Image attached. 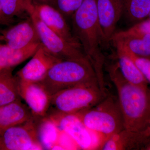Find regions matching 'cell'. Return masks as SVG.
Instances as JSON below:
<instances>
[{"label":"cell","mask_w":150,"mask_h":150,"mask_svg":"<svg viewBox=\"0 0 150 150\" xmlns=\"http://www.w3.org/2000/svg\"><path fill=\"white\" fill-rule=\"evenodd\" d=\"M45 48L40 43L32 58L17 73L19 80L29 82H40L56 63L61 61Z\"/></svg>","instance_id":"cell-11"},{"label":"cell","mask_w":150,"mask_h":150,"mask_svg":"<svg viewBox=\"0 0 150 150\" xmlns=\"http://www.w3.org/2000/svg\"><path fill=\"white\" fill-rule=\"evenodd\" d=\"M18 80L20 96L26 103L33 117L39 120L47 115L51 107V96L46 88L40 82Z\"/></svg>","instance_id":"cell-9"},{"label":"cell","mask_w":150,"mask_h":150,"mask_svg":"<svg viewBox=\"0 0 150 150\" xmlns=\"http://www.w3.org/2000/svg\"><path fill=\"white\" fill-rule=\"evenodd\" d=\"M147 19H149L150 21V12L149 14V16H148Z\"/></svg>","instance_id":"cell-29"},{"label":"cell","mask_w":150,"mask_h":150,"mask_svg":"<svg viewBox=\"0 0 150 150\" xmlns=\"http://www.w3.org/2000/svg\"><path fill=\"white\" fill-rule=\"evenodd\" d=\"M47 115L55 120L59 129L71 137L80 150H101L107 140L88 129L76 114H64L51 110Z\"/></svg>","instance_id":"cell-6"},{"label":"cell","mask_w":150,"mask_h":150,"mask_svg":"<svg viewBox=\"0 0 150 150\" xmlns=\"http://www.w3.org/2000/svg\"><path fill=\"white\" fill-rule=\"evenodd\" d=\"M0 5L6 16L13 20L25 14L29 17L35 8L33 0H0Z\"/></svg>","instance_id":"cell-22"},{"label":"cell","mask_w":150,"mask_h":150,"mask_svg":"<svg viewBox=\"0 0 150 150\" xmlns=\"http://www.w3.org/2000/svg\"><path fill=\"white\" fill-rule=\"evenodd\" d=\"M14 20L8 18L3 12L1 7L0 5V25H9L13 22Z\"/></svg>","instance_id":"cell-26"},{"label":"cell","mask_w":150,"mask_h":150,"mask_svg":"<svg viewBox=\"0 0 150 150\" xmlns=\"http://www.w3.org/2000/svg\"><path fill=\"white\" fill-rule=\"evenodd\" d=\"M116 52L117 64L125 79L134 85L144 88L149 87V83L132 60L123 52L118 51Z\"/></svg>","instance_id":"cell-20"},{"label":"cell","mask_w":150,"mask_h":150,"mask_svg":"<svg viewBox=\"0 0 150 150\" xmlns=\"http://www.w3.org/2000/svg\"><path fill=\"white\" fill-rule=\"evenodd\" d=\"M40 43H33L21 48H11L6 44H0V68H13L32 57Z\"/></svg>","instance_id":"cell-17"},{"label":"cell","mask_w":150,"mask_h":150,"mask_svg":"<svg viewBox=\"0 0 150 150\" xmlns=\"http://www.w3.org/2000/svg\"><path fill=\"white\" fill-rule=\"evenodd\" d=\"M150 145V135L146 131L137 132L124 129L110 137L101 150L147 149Z\"/></svg>","instance_id":"cell-15"},{"label":"cell","mask_w":150,"mask_h":150,"mask_svg":"<svg viewBox=\"0 0 150 150\" xmlns=\"http://www.w3.org/2000/svg\"><path fill=\"white\" fill-rule=\"evenodd\" d=\"M35 11L40 20L52 31L73 46L82 49L73 34L64 16L53 6L35 3Z\"/></svg>","instance_id":"cell-12"},{"label":"cell","mask_w":150,"mask_h":150,"mask_svg":"<svg viewBox=\"0 0 150 150\" xmlns=\"http://www.w3.org/2000/svg\"><path fill=\"white\" fill-rule=\"evenodd\" d=\"M108 72L117 90L124 129L146 131L150 125V87L144 88L130 83L123 77L117 63L108 67Z\"/></svg>","instance_id":"cell-1"},{"label":"cell","mask_w":150,"mask_h":150,"mask_svg":"<svg viewBox=\"0 0 150 150\" xmlns=\"http://www.w3.org/2000/svg\"><path fill=\"white\" fill-rule=\"evenodd\" d=\"M114 46L116 51L123 52L132 60L148 82L150 83V59L137 56L120 45Z\"/></svg>","instance_id":"cell-23"},{"label":"cell","mask_w":150,"mask_h":150,"mask_svg":"<svg viewBox=\"0 0 150 150\" xmlns=\"http://www.w3.org/2000/svg\"><path fill=\"white\" fill-rule=\"evenodd\" d=\"M35 3L37 4H46L53 6L54 0H33Z\"/></svg>","instance_id":"cell-27"},{"label":"cell","mask_w":150,"mask_h":150,"mask_svg":"<svg viewBox=\"0 0 150 150\" xmlns=\"http://www.w3.org/2000/svg\"><path fill=\"white\" fill-rule=\"evenodd\" d=\"M150 12V0H124L123 14L134 24L148 18Z\"/></svg>","instance_id":"cell-21"},{"label":"cell","mask_w":150,"mask_h":150,"mask_svg":"<svg viewBox=\"0 0 150 150\" xmlns=\"http://www.w3.org/2000/svg\"><path fill=\"white\" fill-rule=\"evenodd\" d=\"M2 69H1V68H0V71H1V70Z\"/></svg>","instance_id":"cell-31"},{"label":"cell","mask_w":150,"mask_h":150,"mask_svg":"<svg viewBox=\"0 0 150 150\" xmlns=\"http://www.w3.org/2000/svg\"><path fill=\"white\" fill-rule=\"evenodd\" d=\"M60 129L56 121L47 115L37 124L38 138L43 150H52L57 144Z\"/></svg>","instance_id":"cell-19"},{"label":"cell","mask_w":150,"mask_h":150,"mask_svg":"<svg viewBox=\"0 0 150 150\" xmlns=\"http://www.w3.org/2000/svg\"><path fill=\"white\" fill-rule=\"evenodd\" d=\"M72 33L80 43L84 54L95 71L100 83L103 84L104 57L100 49L103 45L98 18L95 0H84L72 16Z\"/></svg>","instance_id":"cell-2"},{"label":"cell","mask_w":150,"mask_h":150,"mask_svg":"<svg viewBox=\"0 0 150 150\" xmlns=\"http://www.w3.org/2000/svg\"><path fill=\"white\" fill-rule=\"evenodd\" d=\"M96 80L98 81L88 59H68L54 64L40 83L52 96L65 89Z\"/></svg>","instance_id":"cell-3"},{"label":"cell","mask_w":150,"mask_h":150,"mask_svg":"<svg viewBox=\"0 0 150 150\" xmlns=\"http://www.w3.org/2000/svg\"><path fill=\"white\" fill-rule=\"evenodd\" d=\"M13 68H4L0 71V106L21 98L18 79L13 75Z\"/></svg>","instance_id":"cell-18"},{"label":"cell","mask_w":150,"mask_h":150,"mask_svg":"<svg viewBox=\"0 0 150 150\" xmlns=\"http://www.w3.org/2000/svg\"><path fill=\"white\" fill-rule=\"evenodd\" d=\"M33 117L29 108L21 98L0 106V135L6 129L25 123Z\"/></svg>","instance_id":"cell-16"},{"label":"cell","mask_w":150,"mask_h":150,"mask_svg":"<svg viewBox=\"0 0 150 150\" xmlns=\"http://www.w3.org/2000/svg\"><path fill=\"white\" fill-rule=\"evenodd\" d=\"M1 34L5 44L13 48H24L33 43H40L35 24L30 17L2 30Z\"/></svg>","instance_id":"cell-13"},{"label":"cell","mask_w":150,"mask_h":150,"mask_svg":"<svg viewBox=\"0 0 150 150\" xmlns=\"http://www.w3.org/2000/svg\"><path fill=\"white\" fill-rule=\"evenodd\" d=\"M107 96L98 80L80 84L51 96L52 110L76 114L93 107ZM50 107V108H51Z\"/></svg>","instance_id":"cell-4"},{"label":"cell","mask_w":150,"mask_h":150,"mask_svg":"<svg viewBox=\"0 0 150 150\" xmlns=\"http://www.w3.org/2000/svg\"><path fill=\"white\" fill-rule=\"evenodd\" d=\"M146 150H150V145L149 146V147H148L147 149Z\"/></svg>","instance_id":"cell-30"},{"label":"cell","mask_w":150,"mask_h":150,"mask_svg":"<svg viewBox=\"0 0 150 150\" xmlns=\"http://www.w3.org/2000/svg\"><path fill=\"white\" fill-rule=\"evenodd\" d=\"M86 127L107 139L124 129L118 98L106 96L93 107L76 113Z\"/></svg>","instance_id":"cell-5"},{"label":"cell","mask_w":150,"mask_h":150,"mask_svg":"<svg viewBox=\"0 0 150 150\" xmlns=\"http://www.w3.org/2000/svg\"><path fill=\"white\" fill-rule=\"evenodd\" d=\"M29 17L35 24L40 43L52 55L61 60L87 59L81 49L70 44L43 23L35 8Z\"/></svg>","instance_id":"cell-7"},{"label":"cell","mask_w":150,"mask_h":150,"mask_svg":"<svg viewBox=\"0 0 150 150\" xmlns=\"http://www.w3.org/2000/svg\"><path fill=\"white\" fill-rule=\"evenodd\" d=\"M56 145L60 146L62 150H80L79 148L71 137L61 129Z\"/></svg>","instance_id":"cell-25"},{"label":"cell","mask_w":150,"mask_h":150,"mask_svg":"<svg viewBox=\"0 0 150 150\" xmlns=\"http://www.w3.org/2000/svg\"><path fill=\"white\" fill-rule=\"evenodd\" d=\"M0 41H3V36L1 34H0Z\"/></svg>","instance_id":"cell-28"},{"label":"cell","mask_w":150,"mask_h":150,"mask_svg":"<svg viewBox=\"0 0 150 150\" xmlns=\"http://www.w3.org/2000/svg\"><path fill=\"white\" fill-rule=\"evenodd\" d=\"M111 42L137 56L150 59V33L139 31L132 26L126 30L115 32Z\"/></svg>","instance_id":"cell-14"},{"label":"cell","mask_w":150,"mask_h":150,"mask_svg":"<svg viewBox=\"0 0 150 150\" xmlns=\"http://www.w3.org/2000/svg\"><path fill=\"white\" fill-rule=\"evenodd\" d=\"M38 120L33 117L0 135V150H43L38 138Z\"/></svg>","instance_id":"cell-8"},{"label":"cell","mask_w":150,"mask_h":150,"mask_svg":"<svg viewBox=\"0 0 150 150\" xmlns=\"http://www.w3.org/2000/svg\"><path fill=\"white\" fill-rule=\"evenodd\" d=\"M84 0H54L53 5L64 16H72ZM54 7V6H53Z\"/></svg>","instance_id":"cell-24"},{"label":"cell","mask_w":150,"mask_h":150,"mask_svg":"<svg viewBox=\"0 0 150 150\" xmlns=\"http://www.w3.org/2000/svg\"><path fill=\"white\" fill-rule=\"evenodd\" d=\"M103 45H107L115 33L116 25L123 15L124 0H95Z\"/></svg>","instance_id":"cell-10"}]
</instances>
